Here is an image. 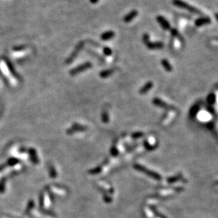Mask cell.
Returning a JSON list of instances; mask_svg holds the SVG:
<instances>
[{
	"label": "cell",
	"mask_w": 218,
	"mask_h": 218,
	"mask_svg": "<svg viewBox=\"0 0 218 218\" xmlns=\"http://www.w3.org/2000/svg\"><path fill=\"white\" fill-rule=\"evenodd\" d=\"M113 72V69L105 70V71H104V72H101V74H100V76H101V77L105 78V77H108L109 75H111Z\"/></svg>",
	"instance_id": "obj_9"
},
{
	"label": "cell",
	"mask_w": 218,
	"mask_h": 218,
	"mask_svg": "<svg viewBox=\"0 0 218 218\" xmlns=\"http://www.w3.org/2000/svg\"><path fill=\"white\" fill-rule=\"evenodd\" d=\"M210 22L211 20L209 17H201V18L198 19L197 20L195 21V23L196 26H202L206 25Z\"/></svg>",
	"instance_id": "obj_7"
},
{
	"label": "cell",
	"mask_w": 218,
	"mask_h": 218,
	"mask_svg": "<svg viewBox=\"0 0 218 218\" xmlns=\"http://www.w3.org/2000/svg\"><path fill=\"white\" fill-rule=\"evenodd\" d=\"M115 36V33L113 31H107L104 33L103 34H101V39L103 40H110V39L113 38Z\"/></svg>",
	"instance_id": "obj_8"
},
{
	"label": "cell",
	"mask_w": 218,
	"mask_h": 218,
	"mask_svg": "<svg viewBox=\"0 0 218 218\" xmlns=\"http://www.w3.org/2000/svg\"><path fill=\"white\" fill-rule=\"evenodd\" d=\"M215 18H216V19H217V21H218V13H217V14H215Z\"/></svg>",
	"instance_id": "obj_16"
},
{
	"label": "cell",
	"mask_w": 218,
	"mask_h": 218,
	"mask_svg": "<svg viewBox=\"0 0 218 218\" xmlns=\"http://www.w3.org/2000/svg\"><path fill=\"white\" fill-rule=\"evenodd\" d=\"M83 47H84V42H80V43H78L77 46H76L75 51L73 52L72 54L70 55V57H69V58L67 59V62H71L74 59H75L76 57H77V55L78 54V53H79V52L81 51Z\"/></svg>",
	"instance_id": "obj_4"
},
{
	"label": "cell",
	"mask_w": 218,
	"mask_h": 218,
	"mask_svg": "<svg viewBox=\"0 0 218 218\" xmlns=\"http://www.w3.org/2000/svg\"><path fill=\"white\" fill-rule=\"evenodd\" d=\"M162 64L164 66V67L167 69V71H171V65H170V64L169 63V62H168L167 60H163L162 61Z\"/></svg>",
	"instance_id": "obj_10"
},
{
	"label": "cell",
	"mask_w": 218,
	"mask_h": 218,
	"mask_svg": "<svg viewBox=\"0 0 218 218\" xmlns=\"http://www.w3.org/2000/svg\"><path fill=\"white\" fill-rule=\"evenodd\" d=\"M26 46H25V45H21V46H18V47H15L14 48V51H23V50H24L26 48Z\"/></svg>",
	"instance_id": "obj_12"
},
{
	"label": "cell",
	"mask_w": 218,
	"mask_h": 218,
	"mask_svg": "<svg viewBox=\"0 0 218 218\" xmlns=\"http://www.w3.org/2000/svg\"><path fill=\"white\" fill-rule=\"evenodd\" d=\"M171 35L173 36H178V33L177 31V30L171 29Z\"/></svg>",
	"instance_id": "obj_14"
},
{
	"label": "cell",
	"mask_w": 218,
	"mask_h": 218,
	"mask_svg": "<svg viewBox=\"0 0 218 218\" xmlns=\"http://www.w3.org/2000/svg\"><path fill=\"white\" fill-rule=\"evenodd\" d=\"M151 86H152L151 83H148V84H146V86H145V88H143L142 89L141 91H142H142H143V92H144V91H146L147 90V89H149L150 87H151Z\"/></svg>",
	"instance_id": "obj_13"
},
{
	"label": "cell",
	"mask_w": 218,
	"mask_h": 218,
	"mask_svg": "<svg viewBox=\"0 0 218 218\" xmlns=\"http://www.w3.org/2000/svg\"><path fill=\"white\" fill-rule=\"evenodd\" d=\"M143 42L145 43V45L147 46V48L150 50H156V49H162L164 47V44L162 42H155V43H152L151 41H149V35L147 34H144L142 37Z\"/></svg>",
	"instance_id": "obj_2"
},
{
	"label": "cell",
	"mask_w": 218,
	"mask_h": 218,
	"mask_svg": "<svg viewBox=\"0 0 218 218\" xmlns=\"http://www.w3.org/2000/svg\"><path fill=\"white\" fill-rule=\"evenodd\" d=\"M156 21L157 22L160 23L161 26L164 30H169L171 28V26H170L169 23L166 20V19L164 18L163 16H158L156 17Z\"/></svg>",
	"instance_id": "obj_5"
},
{
	"label": "cell",
	"mask_w": 218,
	"mask_h": 218,
	"mask_svg": "<svg viewBox=\"0 0 218 218\" xmlns=\"http://www.w3.org/2000/svg\"><path fill=\"white\" fill-rule=\"evenodd\" d=\"M104 53L107 56H110L112 54V50H111L109 47H104L103 48Z\"/></svg>",
	"instance_id": "obj_11"
},
{
	"label": "cell",
	"mask_w": 218,
	"mask_h": 218,
	"mask_svg": "<svg viewBox=\"0 0 218 218\" xmlns=\"http://www.w3.org/2000/svg\"><path fill=\"white\" fill-rule=\"evenodd\" d=\"M89 1H90L91 3L92 4H97V2H99V0H89Z\"/></svg>",
	"instance_id": "obj_15"
},
{
	"label": "cell",
	"mask_w": 218,
	"mask_h": 218,
	"mask_svg": "<svg viewBox=\"0 0 218 218\" xmlns=\"http://www.w3.org/2000/svg\"><path fill=\"white\" fill-rule=\"evenodd\" d=\"M138 15V12L136 10H132L130 12L129 14H128L126 16L123 18V21L125 23H129L132 21L135 17Z\"/></svg>",
	"instance_id": "obj_6"
},
{
	"label": "cell",
	"mask_w": 218,
	"mask_h": 218,
	"mask_svg": "<svg viewBox=\"0 0 218 218\" xmlns=\"http://www.w3.org/2000/svg\"><path fill=\"white\" fill-rule=\"evenodd\" d=\"M91 67V64L90 62H86L84 63V64H83L82 65H80V66H78L77 67H76V68L72 69V70L70 71V74L71 75H76V74H78L79 72H82L86 70V69L90 68V67Z\"/></svg>",
	"instance_id": "obj_3"
},
{
	"label": "cell",
	"mask_w": 218,
	"mask_h": 218,
	"mask_svg": "<svg viewBox=\"0 0 218 218\" xmlns=\"http://www.w3.org/2000/svg\"><path fill=\"white\" fill-rule=\"evenodd\" d=\"M173 4H174V5L177 6V7L188 10V12L193 13V14H201V12H200V11H198L195 7L189 5L188 4L186 3V2L182 1V0H173Z\"/></svg>",
	"instance_id": "obj_1"
}]
</instances>
